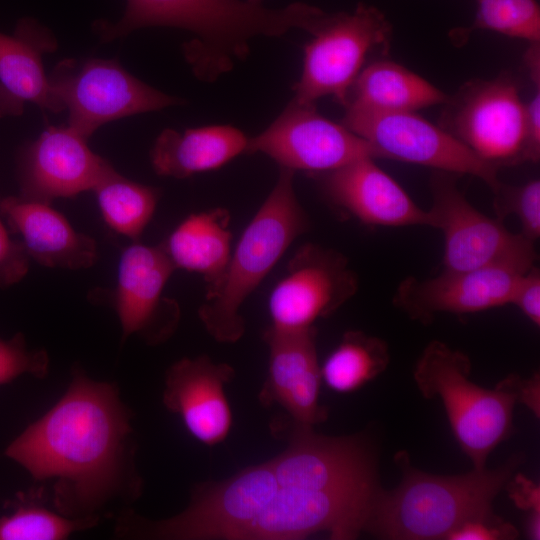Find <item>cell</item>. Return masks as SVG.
<instances>
[{
  "instance_id": "obj_1",
  "label": "cell",
  "mask_w": 540,
  "mask_h": 540,
  "mask_svg": "<svg viewBox=\"0 0 540 540\" xmlns=\"http://www.w3.org/2000/svg\"><path fill=\"white\" fill-rule=\"evenodd\" d=\"M132 412L113 383L75 367L67 390L7 447L35 481H52L53 505L73 519L99 522L142 492Z\"/></svg>"
},
{
  "instance_id": "obj_2",
  "label": "cell",
  "mask_w": 540,
  "mask_h": 540,
  "mask_svg": "<svg viewBox=\"0 0 540 540\" xmlns=\"http://www.w3.org/2000/svg\"><path fill=\"white\" fill-rule=\"evenodd\" d=\"M319 8L292 3L281 9L240 0H127L123 17L116 23H99L96 32L103 42L152 26L175 27L195 35L183 51L194 74L212 82L244 60L249 40L257 35L281 36L290 29L310 33Z\"/></svg>"
},
{
  "instance_id": "obj_3",
  "label": "cell",
  "mask_w": 540,
  "mask_h": 540,
  "mask_svg": "<svg viewBox=\"0 0 540 540\" xmlns=\"http://www.w3.org/2000/svg\"><path fill=\"white\" fill-rule=\"evenodd\" d=\"M402 480L393 490H378L365 525L373 535L392 540L447 539L468 520L490 516L492 503L522 463L511 457L496 469H475L453 475H433L410 465L404 452L396 455Z\"/></svg>"
},
{
  "instance_id": "obj_4",
  "label": "cell",
  "mask_w": 540,
  "mask_h": 540,
  "mask_svg": "<svg viewBox=\"0 0 540 540\" xmlns=\"http://www.w3.org/2000/svg\"><path fill=\"white\" fill-rule=\"evenodd\" d=\"M294 172L280 167L277 182L245 228L218 283L206 292L198 315L218 342L234 343L245 331L240 309L291 243L310 227L294 190Z\"/></svg>"
},
{
  "instance_id": "obj_5",
  "label": "cell",
  "mask_w": 540,
  "mask_h": 540,
  "mask_svg": "<svg viewBox=\"0 0 540 540\" xmlns=\"http://www.w3.org/2000/svg\"><path fill=\"white\" fill-rule=\"evenodd\" d=\"M468 355L431 341L418 358L413 377L424 398H439L452 433L473 468L486 467L490 453L512 432L517 396L505 379L485 389L469 379Z\"/></svg>"
},
{
  "instance_id": "obj_6",
  "label": "cell",
  "mask_w": 540,
  "mask_h": 540,
  "mask_svg": "<svg viewBox=\"0 0 540 540\" xmlns=\"http://www.w3.org/2000/svg\"><path fill=\"white\" fill-rule=\"evenodd\" d=\"M312 35L304 48L303 70L293 86V100L314 104L330 95L345 106L368 55L376 50L387 53L392 26L376 7L361 3L350 13H327Z\"/></svg>"
},
{
  "instance_id": "obj_7",
  "label": "cell",
  "mask_w": 540,
  "mask_h": 540,
  "mask_svg": "<svg viewBox=\"0 0 540 540\" xmlns=\"http://www.w3.org/2000/svg\"><path fill=\"white\" fill-rule=\"evenodd\" d=\"M68 125L86 139L102 125L183 103L140 81L115 59H63L48 76Z\"/></svg>"
},
{
  "instance_id": "obj_8",
  "label": "cell",
  "mask_w": 540,
  "mask_h": 540,
  "mask_svg": "<svg viewBox=\"0 0 540 540\" xmlns=\"http://www.w3.org/2000/svg\"><path fill=\"white\" fill-rule=\"evenodd\" d=\"M460 175L435 171L430 187L429 227L444 237L443 270L504 265L528 271L537 258L534 243L478 211L457 186Z\"/></svg>"
},
{
  "instance_id": "obj_9",
  "label": "cell",
  "mask_w": 540,
  "mask_h": 540,
  "mask_svg": "<svg viewBox=\"0 0 540 540\" xmlns=\"http://www.w3.org/2000/svg\"><path fill=\"white\" fill-rule=\"evenodd\" d=\"M342 124L367 141L376 158H387L484 181L495 193L498 169L477 157L440 125L416 112H376L346 107Z\"/></svg>"
},
{
  "instance_id": "obj_10",
  "label": "cell",
  "mask_w": 540,
  "mask_h": 540,
  "mask_svg": "<svg viewBox=\"0 0 540 540\" xmlns=\"http://www.w3.org/2000/svg\"><path fill=\"white\" fill-rule=\"evenodd\" d=\"M440 126L484 162H524L525 104L512 79L474 80L448 98Z\"/></svg>"
},
{
  "instance_id": "obj_11",
  "label": "cell",
  "mask_w": 540,
  "mask_h": 540,
  "mask_svg": "<svg viewBox=\"0 0 540 540\" xmlns=\"http://www.w3.org/2000/svg\"><path fill=\"white\" fill-rule=\"evenodd\" d=\"M263 153L293 171L328 172L363 158H376L370 146L342 123H335L315 104L292 100L262 133L248 138L245 153Z\"/></svg>"
},
{
  "instance_id": "obj_12",
  "label": "cell",
  "mask_w": 540,
  "mask_h": 540,
  "mask_svg": "<svg viewBox=\"0 0 540 540\" xmlns=\"http://www.w3.org/2000/svg\"><path fill=\"white\" fill-rule=\"evenodd\" d=\"M358 277L340 252L314 243L299 247L269 297L270 327L298 331L334 313L358 290Z\"/></svg>"
},
{
  "instance_id": "obj_13",
  "label": "cell",
  "mask_w": 540,
  "mask_h": 540,
  "mask_svg": "<svg viewBox=\"0 0 540 540\" xmlns=\"http://www.w3.org/2000/svg\"><path fill=\"white\" fill-rule=\"evenodd\" d=\"M175 270L160 245L153 247L137 241L122 251L116 287L110 294L122 341L136 335L148 344H159L174 333L180 308L175 300L162 294Z\"/></svg>"
},
{
  "instance_id": "obj_14",
  "label": "cell",
  "mask_w": 540,
  "mask_h": 540,
  "mask_svg": "<svg viewBox=\"0 0 540 540\" xmlns=\"http://www.w3.org/2000/svg\"><path fill=\"white\" fill-rule=\"evenodd\" d=\"M87 140L69 125L48 126L21 150L19 195L51 204L93 191L114 168L89 148Z\"/></svg>"
},
{
  "instance_id": "obj_15",
  "label": "cell",
  "mask_w": 540,
  "mask_h": 540,
  "mask_svg": "<svg viewBox=\"0 0 540 540\" xmlns=\"http://www.w3.org/2000/svg\"><path fill=\"white\" fill-rule=\"evenodd\" d=\"M527 271L504 265L448 271L398 285L393 303L411 318L426 322L437 313L466 314L510 304L518 279Z\"/></svg>"
},
{
  "instance_id": "obj_16",
  "label": "cell",
  "mask_w": 540,
  "mask_h": 540,
  "mask_svg": "<svg viewBox=\"0 0 540 540\" xmlns=\"http://www.w3.org/2000/svg\"><path fill=\"white\" fill-rule=\"evenodd\" d=\"M233 377L230 365L215 363L207 355L181 358L166 371L162 402L195 439L217 445L232 426L225 386Z\"/></svg>"
},
{
  "instance_id": "obj_17",
  "label": "cell",
  "mask_w": 540,
  "mask_h": 540,
  "mask_svg": "<svg viewBox=\"0 0 540 540\" xmlns=\"http://www.w3.org/2000/svg\"><path fill=\"white\" fill-rule=\"evenodd\" d=\"M264 340L269 347V365L261 402L278 403L299 425L312 427L324 422L328 412L319 403L322 377L315 327L298 331L269 327Z\"/></svg>"
},
{
  "instance_id": "obj_18",
  "label": "cell",
  "mask_w": 540,
  "mask_h": 540,
  "mask_svg": "<svg viewBox=\"0 0 540 540\" xmlns=\"http://www.w3.org/2000/svg\"><path fill=\"white\" fill-rule=\"evenodd\" d=\"M319 174L328 200L363 224L429 226L427 210L421 209L373 158L359 159Z\"/></svg>"
},
{
  "instance_id": "obj_19",
  "label": "cell",
  "mask_w": 540,
  "mask_h": 540,
  "mask_svg": "<svg viewBox=\"0 0 540 540\" xmlns=\"http://www.w3.org/2000/svg\"><path fill=\"white\" fill-rule=\"evenodd\" d=\"M0 214L20 237L31 260L68 270L87 269L98 259L96 241L76 231L51 204L21 195L0 199Z\"/></svg>"
},
{
  "instance_id": "obj_20",
  "label": "cell",
  "mask_w": 540,
  "mask_h": 540,
  "mask_svg": "<svg viewBox=\"0 0 540 540\" xmlns=\"http://www.w3.org/2000/svg\"><path fill=\"white\" fill-rule=\"evenodd\" d=\"M57 45L52 31L32 18L19 20L11 35L0 32V117L21 115L27 102L63 111L43 66Z\"/></svg>"
},
{
  "instance_id": "obj_21",
  "label": "cell",
  "mask_w": 540,
  "mask_h": 540,
  "mask_svg": "<svg viewBox=\"0 0 540 540\" xmlns=\"http://www.w3.org/2000/svg\"><path fill=\"white\" fill-rule=\"evenodd\" d=\"M248 137L229 125L163 130L150 150L156 174L177 179L217 169L245 153Z\"/></svg>"
},
{
  "instance_id": "obj_22",
  "label": "cell",
  "mask_w": 540,
  "mask_h": 540,
  "mask_svg": "<svg viewBox=\"0 0 540 540\" xmlns=\"http://www.w3.org/2000/svg\"><path fill=\"white\" fill-rule=\"evenodd\" d=\"M229 221L224 208L194 213L160 244L176 269L203 276L206 292L218 283L232 253Z\"/></svg>"
},
{
  "instance_id": "obj_23",
  "label": "cell",
  "mask_w": 540,
  "mask_h": 540,
  "mask_svg": "<svg viewBox=\"0 0 540 540\" xmlns=\"http://www.w3.org/2000/svg\"><path fill=\"white\" fill-rule=\"evenodd\" d=\"M448 98L443 91L404 66L378 59L360 72L344 107L376 112H416L445 104Z\"/></svg>"
},
{
  "instance_id": "obj_24",
  "label": "cell",
  "mask_w": 540,
  "mask_h": 540,
  "mask_svg": "<svg viewBox=\"0 0 540 540\" xmlns=\"http://www.w3.org/2000/svg\"><path fill=\"white\" fill-rule=\"evenodd\" d=\"M102 217L113 231L139 241L160 198L159 189L129 180L112 169L93 189Z\"/></svg>"
},
{
  "instance_id": "obj_25",
  "label": "cell",
  "mask_w": 540,
  "mask_h": 540,
  "mask_svg": "<svg viewBox=\"0 0 540 540\" xmlns=\"http://www.w3.org/2000/svg\"><path fill=\"white\" fill-rule=\"evenodd\" d=\"M388 363V347L382 339L350 330L324 361L321 377L333 391L350 393L381 374Z\"/></svg>"
},
{
  "instance_id": "obj_26",
  "label": "cell",
  "mask_w": 540,
  "mask_h": 540,
  "mask_svg": "<svg viewBox=\"0 0 540 540\" xmlns=\"http://www.w3.org/2000/svg\"><path fill=\"white\" fill-rule=\"evenodd\" d=\"M476 4L471 25L450 31L453 44H464L477 30L540 42V8L536 0H476Z\"/></svg>"
},
{
  "instance_id": "obj_27",
  "label": "cell",
  "mask_w": 540,
  "mask_h": 540,
  "mask_svg": "<svg viewBox=\"0 0 540 540\" xmlns=\"http://www.w3.org/2000/svg\"><path fill=\"white\" fill-rule=\"evenodd\" d=\"M98 523L69 518L38 503L25 501L13 513L0 518V540H64Z\"/></svg>"
},
{
  "instance_id": "obj_28",
  "label": "cell",
  "mask_w": 540,
  "mask_h": 540,
  "mask_svg": "<svg viewBox=\"0 0 540 540\" xmlns=\"http://www.w3.org/2000/svg\"><path fill=\"white\" fill-rule=\"evenodd\" d=\"M494 209L500 221L515 215L521 234L535 243L540 236V181L534 179L520 186L501 184L494 193Z\"/></svg>"
},
{
  "instance_id": "obj_29",
  "label": "cell",
  "mask_w": 540,
  "mask_h": 540,
  "mask_svg": "<svg viewBox=\"0 0 540 540\" xmlns=\"http://www.w3.org/2000/svg\"><path fill=\"white\" fill-rule=\"evenodd\" d=\"M48 369L47 352L28 348L21 333L10 339L0 338V385L10 383L23 374L44 378Z\"/></svg>"
},
{
  "instance_id": "obj_30",
  "label": "cell",
  "mask_w": 540,
  "mask_h": 540,
  "mask_svg": "<svg viewBox=\"0 0 540 540\" xmlns=\"http://www.w3.org/2000/svg\"><path fill=\"white\" fill-rule=\"evenodd\" d=\"M31 259L19 239H13L0 218V287L20 282L28 273Z\"/></svg>"
},
{
  "instance_id": "obj_31",
  "label": "cell",
  "mask_w": 540,
  "mask_h": 540,
  "mask_svg": "<svg viewBox=\"0 0 540 540\" xmlns=\"http://www.w3.org/2000/svg\"><path fill=\"white\" fill-rule=\"evenodd\" d=\"M517 536L512 524L492 514L464 522L448 535L447 540H511Z\"/></svg>"
},
{
  "instance_id": "obj_32",
  "label": "cell",
  "mask_w": 540,
  "mask_h": 540,
  "mask_svg": "<svg viewBox=\"0 0 540 540\" xmlns=\"http://www.w3.org/2000/svg\"><path fill=\"white\" fill-rule=\"evenodd\" d=\"M510 304H514L534 325H540V271L535 265L518 279Z\"/></svg>"
},
{
  "instance_id": "obj_33",
  "label": "cell",
  "mask_w": 540,
  "mask_h": 540,
  "mask_svg": "<svg viewBox=\"0 0 540 540\" xmlns=\"http://www.w3.org/2000/svg\"><path fill=\"white\" fill-rule=\"evenodd\" d=\"M534 94L525 104L524 162L536 163L540 157V84H534Z\"/></svg>"
},
{
  "instance_id": "obj_34",
  "label": "cell",
  "mask_w": 540,
  "mask_h": 540,
  "mask_svg": "<svg viewBox=\"0 0 540 540\" xmlns=\"http://www.w3.org/2000/svg\"><path fill=\"white\" fill-rule=\"evenodd\" d=\"M508 495L521 510L540 511V488L533 480L522 474H516L506 484Z\"/></svg>"
},
{
  "instance_id": "obj_35",
  "label": "cell",
  "mask_w": 540,
  "mask_h": 540,
  "mask_svg": "<svg viewBox=\"0 0 540 540\" xmlns=\"http://www.w3.org/2000/svg\"><path fill=\"white\" fill-rule=\"evenodd\" d=\"M505 380L516 394L518 402L524 403L539 416V375L535 374L529 380L511 375Z\"/></svg>"
},
{
  "instance_id": "obj_36",
  "label": "cell",
  "mask_w": 540,
  "mask_h": 540,
  "mask_svg": "<svg viewBox=\"0 0 540 540\" xmlns=\"http://www.w3.org/2000/svg\"><path fill=\"white\" fill-rule=\"evenodd\" d=\"M525 533L529 539H540V511L528 513L525 521Z\"/></svg>"
},
{
  "instance_id": "obj_37",
  "label": "cell",
  "mask_w": 540,
  "mask_h": 540,
  "mask_svg": "<svg viewBox=\"0 0 540 540\" xmlns=\"http://www.w3.org/2000/svg\"><path fill=\"white\" fill-rule=\"evenodd\" d=\"M247 1L253 4H260L261 2V0H247Z\"/></svg>"
},
{
  "instance_id": "obj_38",
  "label": "cell",
  "mask_w": 540,
  "mask_h": 540,
  "mask_svg": "<svg viewBox=\"0 0 540 540\" xmlns=\"http://www.w3.org/2000/svg\"><path fill=\"white\" fill-rule=\"evenodd\" d=\"M1 199V198H0Z\"/></svg>"
}]
</instances>
